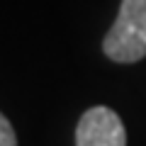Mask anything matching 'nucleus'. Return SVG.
<instances>
[{
  "label": "nucleus",
  "mask_w": 146,
  "mask_h": 146,
  "mask_svg": "<svg viewBox=\"0 0 146 146\" xmlns=\"http://www.w3.org/2000/svg\"><path fill=\"white\" fill-rule=\"evenodd\" d=\"M102 51L117 63H134L146 56V0H122Z\"/></svg>",
  "instance_id": "1"
},
{
  "label": "nucleus",
  "mask_w": 146,
  "mask_h": 146,
  "mask_svg": "<svg viewBox=\"0 0 146 146\" xmlns=\"http://www.w3.org/2000/svg\"><path fill=\"white\" fill-rule=\"evenodd\" d=\"M76 146H127V131L119 115L105 105L83 112L76 127Z\"/></svg>",
  "instance_id": "2"
},
{
  "label": "nucleus",
  "mask_w": 146,
  "mask_h": 146,
  "mask_svg": "<svg viewBox=\"0 0 146 146\" xmlns=\"http://www.w3.org/2000/svg\"><path fill=\"white\" fill-rule=\"evenodd\" d=\"M0 146H17V136L12 124L7 122V117L0 112Z\"/></svg>",
  "instance_id": "3"
}]
</instances>
